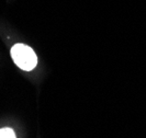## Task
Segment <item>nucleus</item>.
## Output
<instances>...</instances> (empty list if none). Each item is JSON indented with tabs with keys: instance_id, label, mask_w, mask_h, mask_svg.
<instances>
[{
	"instance_id": "f257e3e1",
	"label": "nucleus",
	"mask_w": 146,
	"mask_h": 138,
	"mask_svg": "<svg viewBox=\"0 0 146 138\" xmlns=\"http://www.w3.org/2000/svg\"><path fill=\"white\" fill-rule=\"evenodd\" d=\"M11 57L15 64L24 71H31L37 64L34 51L25 44H15L11 48Z\"/></svg>"
},
{
	"instance_id": "f03ea898",
	"label": "nucleus",
	"mask_w": 146,
	"mask_h": 138,
	"mask_svg": "<svg viewBox=\"0 0 146 138\" xmlns=\"http://www.w3.org/2000/svg\"><path fill=\"white\" fill-rule=\"evenodd\" d=\"M0 138H15V134L12 128L5 127L0 129Z\"/></svg>"
}]
</instances>
